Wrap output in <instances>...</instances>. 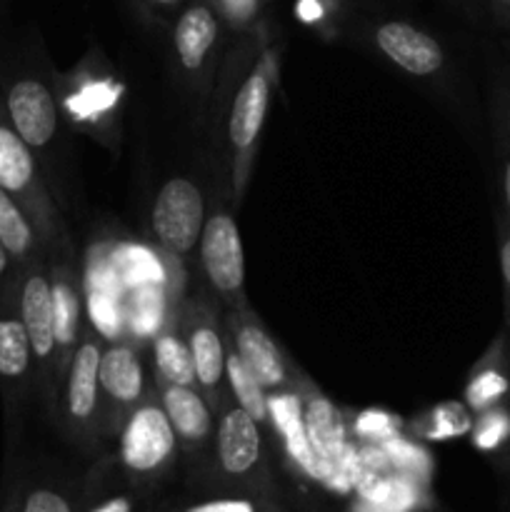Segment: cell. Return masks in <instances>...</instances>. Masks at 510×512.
Here are the masks:
<instances>
[{
    "label": "cell",
    "mask_w": 510,
    "mask_h": 512,
    "mask_svg": "<svg viewBox=\"0 0 510 512\" xmlns=\"http://www.w3.org/2000/svg\"><path fill=\"white\" fill-rule=\"evenodd\" d=\"M0 188L23 205L48 250V258L73 250L58 205L45 185L38 158L15 130L3 93H0Z\"/></svg>",
    "instance_id": "6da1fadb"
},
{
    "label": "cell",
    "mask_w": 510,
    "mask_h": 512,
    "mask_svg": "<svg viewBox=\"0 0 510 512\" xmlns=\"http://www.w3.org/2000/svg\"><path fill=\"white\" fill-rule=\"evenodd\" d=\"M18 313L33 350L35 390L48 410H58L60 378L48 260H35L18 270Z\"/></svg>",
    "instance_id": "7a4b0ae2"
},
{
    "label": "cell",
    "mask_w": 510,
    "mask_h": 512,
    "mask_svg": "<svg viewBox=\"0 0 510 512\" xmlns=\"http://www.w3.org/2000/svg\"><path fill=\"white\" fill-rule=\"evenodd\" d=\"M270 53L263 50L255 60L253 70L243 78L235 90L228 110V128H225V143H228V165L230 185H233L235 200L243 198L248 188L250 170H253L255 150H258L260 133H263L265 118L270 110V93H273V78H270Z\"/></svg>",
    "instance_id": "3957f363"
},
{
    "label": "cell",
    "mask_w": 510,
    "mask_h": 512,
    "mask_svg": "<svg viewBox=\"0 0 510 512\" xmlns=\"http://www.w3.org/2000/svg\"><path fill=\"white\" fill-rule=\"evenodd\" d=\"M225 23L213 0H188L175 15L170 43H173L175 70L195 93H203L215 73Z\"/></svg>",
    "instance_id": "277c9868"
},
{
    "label": "cell",
    "mask_w": 510,
    "mask_h": 512,
    "mask_svg": "<svg viewBox=\"0 0 510 512\" xmlns=\"http://www.w3.org/2000/svg\"><path fill=\"white\" fill-rule=\"evenodd\" d=\"M205 200L190 178L175 175L160 185L150 208V228L163 253L185 260L198 250L205 228Z\"/></svg>",
    "instance_id": "5b68a950"
},
{
    "label": "cell",
    "mask_w": 510,
    "mask_h": 512,
    "mask_svg": "<svg viewBox=\"0 0 510 512\" xmlns=\"http://www.w3.org/2000/svg\"><path fill=\"white\" fill-rule=\"evenodd\" d=\"M200 270L205 283L228 310L248 308L245 298V255L238 223L225 210H215L205 220L198 243Z\"/></svg>",
    "instance_id": "8992f818"
},
{
    "label": "cell",
    "mask_w": 510,
    "mask_h": 512,
    "mask_svg": "<svg viewBox=\"0 0 510 512\" xmlns=\"http://www.w3.org/2000/svg\"><path fill=\"white\" fill-rule=\"evenodd\" d=\"M0 93L15 130L30 145L35 158H50L53 145L60 138V115H63L58 90L40 75L23 73L10 78Z\"/></svg>",
    "instance_id": "52a82bcc"
},
{
    "label": "cell",
    "mask_w": 510,
    "mask_h": 512,
    "mask_svg": "<svg viewBox=\"0 0 510 512\" xmlns=\"http://www.w3.org/2000/svg\"><path fill=\"white\" fill-rule=\"evenodd\" d=\"M180 330H183V338L193 355L195 385L205 395L210 408L223 410L233 400L228 390V375H225L228 343L220 333L210 300H190L180 315Z\"/></svg>",
    "instance_id": "ba28073f"
},
{
    "label": "cell",
    "mask_w": 510,
    "mask_h": 512,
    "mask_svg": "<svg viewBox=\"0 0 510 512\" xmlns=\"http://www.w3.org/2000/svg\"><path fill=\"white\" fill-rule=\"evenodd\" d=\"M30 390H35V365L28 333L18 313V280L0 298V398L5 420L13 433L28 405Z\"/></svg>",
    "instance_id": "9c48e42d"
},
{
    "label": "cell",
    "mask_w": 510,
    "mask_h": 512,
    "mask_svg": "<svg viewBox=\"0 0 510 512\" xmlns=\"http://www.w3.org/2000/svg\"><path fill=\"white\" fill-rule=\"evenodd\" d=\"M295 393H298L300 408H303L305 433H308L310 445H313L315 455H318L320 480H325L333 488L335 485L345 488L350 478L348 470L353 458H350V448L345 443L343 415L335 408L333 400L320 393L303 375L298 378Z\"/></svg>",
    "instance_id": "30bf717a"
},
{
    "label": "cell",
    "mask_w": 510,
    "mask_h": 512,
    "mask_svg": "<svg viewBox=\"0 0 510 512\" xmlns=\"http://www.w3.org/2000/svg\"><path fill=\"white\" fill-rule=\"evenodd\" d=\"M105 338L85 325L83 338L75 348L65 378L60 383L58 408L63 413L65 425L73 433H90L100 420V355H103Z\"/></svg>",
    "instance_id": "8fae6325"
},
{
    "label": "cell",
    "mask_w": 510,
    "mask_h": 512,
    "mask_svg": "<svg viewBox=\"0 0 510 512\" xmlns=\"http://www.w3.org/2000/svg\"><path fill=\"white\" fill-rule=\"evenodd\" d=\"M100 420L113 428H123L128 415L148 398L143 360L128 340L105 343L100 355Z\"/></svg>",
    "instance_id": "7c38bea8"
},
{
    "label": "cell",
    "mask_w": 510,
    "mask_h": 512,
    "mask_svg": "<svg viewBox=\"0 0 510 512\" xmlns=\"http://www.w3.org/2000/svg\"><path fill=\"white\" fill-rule=\"evenodd\" d=\"M225 328H228V345L238 353V358L253 373V378L263 385L265 393H285L293 385L288 363H285L278 343L260 325L250 305L230 310Z\"/></svg>",
    "instance_id": "4fadbf2b"
},
{
    "label": "cell",
    "mask_w": 510,
    "mask_h": 512,
    "mask_svg": "<svg viewBox=\"0 0 510 512\" xmlns=\"http://www.w3.org/2000/svg\"><path fill=\"white\" fill-rule=\"evenodd\" d=\"M175 453V430L155 398H145L120 428V458L133 473H153Z\"/></svg>",
    "instance_id": "5bb4252c"
},
{
    "label": "cell",
    "mask_w": 510,
    "mask_h": 512,
    "mask_svg": "<svg viewBox=\"0 0 510 512\" xmlns=\"http://www.w3.org/2000/svg\"><path fill=\"white\" fill-rule=\"evenodd\" d=\"M50 273V293H53V313H55V348H58V378L63 383L65 370L73 360L75 348L83 338V283L75 273L73 250L68 253L50 255L48 258Z\"/></svg>",
    "instance_id": "9a60e30c"
},
{
    "label": "cell",
    "mask_w": 510,
    "mask_h": 512,
    "mask_svg": "<svg viewBox=\"0 0 510 512\" xmlns=\"http://www.w3.org/2000/svg\"><path fill=\"white\" fill-rule=\"evenodd\" d=\"M373 43L403 73L433 78L445 68V50L435 35L405 20H385L373 28Z\"/></svg>",
    "instance_id": "2e32d148"
},
{
    "label": "cell",
    "mask_w": 510,
    "mask_h": 512,
    "mask_svg": "<svg viewBox=\"0 0 510 512\" xmlns=\"http://www.w3.org/2000/svg\"><path fill=\"white\" fill-rule=\"evenodd\" d=\"M60 93H63L58 95L60 108L73 123L93 133L113 130L120 100V85L115 83L113 75L85 73V65L80 63V68L68 80H63Z\"/></svg>",
    "instance_id": "e0dca14e"
},
{
    "label": "cell",
    "mask_w": 510,
    "mask_h": 512,
    "mask_svg": "<svg viewBox=\"0 0 510 512\" xmlns=\"http://www.w3.org/2000/svg\"><path fill=\"white\" fill-rule=\"evenodd\" d=\"M215 445H218V460L225 473H250L258 465L260 448H263V443H260V425L235 400H230L220 410Z\"/></svg>",
    "instance_id": "ac0fdd59"
},
{
    "label": "cell",
    "mask_w": 510,
    "mask_h": 512,
    "mask_svg": "<svg viewBox=\"0 0 510 512\" xmlns=\"http://www.w3.org/2000/svg\"><path fill=\"white\" fill-rule=\"evenodd\" d=\"M158 400L175 430V438L185 445H200L213 433V408L193 385H175L155 378Z\"/></svg>",
    "instance_id": "d6986e66"
},
{
    "label": "cell",
    "mask_w": 510,
    "mask_h": 512,
    "mask_svg": "<svg viewBox=\"0 0 510 512\" xmlns=\"http://www.w3.org/2000/svg\"><path fill=\"white\" fill-rule=\"evenodd\" d=\"M0 243L13 260L15 270L35 263V260H48V250H45L33 220L28 218L23 205L3 188H0Z\"/></svg>",
    "instance_id": "ffe728a7"
},
{
    "label": "cell",
    "mask_w": 510,
    "mask_h": 512,
    "mask_svg": "<svg viewBox=\"0 0 510 512\" xmlns=\"http://www.w3.org/2000/svg\"><path fill=\"white\" fill-rule=\"evenodd\" d=\"M270 418H273L275 428L283 433L285 448L293 455L295 463L305 470L313 478H320V463L318 455H315L313 445H310L308 433H305L303 423V408H300L298 393H270Z\"/></svg>",
    "instance_id": "44dd1931"
},
{
    "label": "cell",
    "mask_w": 510,
    "mask_h": 512,
    "mask_svg": "<svg viewBox=\"0 0 510 512\" xmlns=\"http://www.w3.org/2000/svg\"><path fill=\"white\" fill-rule=\"evenodd\" d=\"M170 295L165 285H138L125 293V325L135 338L158 335L168 320Z\"/></svg>",
    "instance_id": "7402d4cb"
},
{
    "label": "cell",
    "mask_w": 510,
    "mask_h": 512,
    "mask_svg": "<svg viewBox=\"0 0 510 512\" xmlns=\"http://www.w3.org/2000/svg\"><path fill=\"white\" fill-rule=\"evenodd\" d=\"M153 363H155V378L168 380L175 385H195V368L193 355H190L188 343L183 338L180 325L170 320L163 330L153 338Z\"/></svg>",
    "instance_id": "603a6c76"
},
{
    "label": "cell",
    "mask_w": 510,
    "mask_h": 512,
    "mask_svg": "<svg viewBox=\"0 0 510 512\" xmlns=\"http://www.w3.org/2000/svg\"><path fill=\"white\" fill-rule=\"evenodd\" d=\"M165 260H158L148 248L133 243H120L113 245V263L118 270V278L123 283L125 293L138 285H170L168 268Z\"/></svg>",
    "instance_id": "cb8c5ba5"
},
{
    "label": "cell",
    "mask_w": 510,
    "mask_h": 512,
    "mask_svg": "<svg viewBox=\"0 0 510 512\" xmlns=\"http://www.w3.org/2000/svg\"><path fill=\"white\" fill-rule=\"evenodd\" d=\"M225 375H228V390L230 398L250 415L258 425H265L270 420V403L268 393L263 385L253 378L243 360L238 358L233 348L228 345V358H225Z\"/></svg>",
    "instance_id": "d4e9b609"
},
{
    "label": "cell",
    "mask_w": 510,
    "mask_h": 512,
    "mask_svg": "<svg viewBox=\"0 0 510 512\" xmlns=\"http://www.w3.org/2000/svg\"><path fill=\"white\" fill-rule=\"evenodd\" d=\"M88 308V325L108 340H123L128 333L125 325V295L83 293Z\"/></svg>",
    "instance_id": "484cf974"
},
{
    "label": "cell",
    "mask_w": 510,
    "mask_h": 512,
    "mask_svg": "<svg viewBox=\"0 0 510 512\" xmlns=\"http://www.w3.org/2000/svg\"><path fill=\"white\" fill-rule=\"evenodd\" d=\"M495 130H498L500 155V198H503V215L510 220V88L498 93V105H495Z\"/></svg>",
    "instance_id": "4316f807"
},
{
    "label": "cell",
    "mask_w": 510,
    "mask_h": 512,
    "mask_svg": "<svg viewBox=\"0 0 510 512\" xmlns=\"http://www.w3.org/2000/svg\"><path fill=\"white\" fill-rule=\"evenodd\" d=\"M510 438V410L503 403L480 413L475 423V445L480 450H495Z\"/></svg>",
    "instance_id": "83f0119b"
},
{
    "label": "cell",
    "mask_w": 510,
    "mask_h": 512,
    "mask_svg": "<svg viewBox=\"0 0 510 512\" xmlns=\"http://www.w3.org/2000/svg\"><path fill=\"white\" fill-rule=\"evenodd\" d=\"M260 3H263V0H213L220 18H223L225 28H238V30L253 25V20L258 18Z\"/></svg>",
    "instance_id": "f1b7e54d"
},
{
    "label": "cell",
    "mask_w": 510,
    "mask_h": 512,
    "mask_svg": "<svg viewBox=\"0 0 510 512\" xmlns=\"http://www.w3.org/2000/svg\"><path fill=\"white\" fill-rule=\"evenodd\" d=\"M470 428V418L463 408L458 405H443L433 413V428H430V438H453V435L465 433Z\"/></svg>",
    "instance_id": "f546056e"
},
{
    "label": "cell",
    "mask_w": 510,
    "mask_h": 512,
    "mask_svg": "<svg viewBox=\"0 0 510 512\" xmlns=\"http://www.w3.org/2000/svg\"><path fill=\"white\" fill-rule=\"evenodd\" d=\"M383 453H385V458H390L395 465L410 470V473L428 475V470H430L428 455L420 453V450L413 448V445L403 443V440H388Z\"/></svg>",
    "instance_id": "4dcf8cb0"
},
{
    "label": "cell",
    "mask_w": 510,
    "mask_h": 512,
    "mask_svg": "<svg viewBox=\"0 0 510 512\" xmlns=\"http://www.w3.org/2000/svg\"><path fill=\"white\" fill-rule=\"evenodd\" d=\"M343 5L345 0H298V15L310 25H328L340 18Z\"/></svg>",
    "instance_id": "1f68e13d"
},
{
    "label": "cell",
    "mask_w": 510,
    "mask_h": 512,
    "mask_svg": "<svg viewBox=\"0 0 510 512\" xmlns=\"http://www.w3.org/2000/svg\"><path fill=\"white\" fill-rule=\"evenodd\" d=\"M498 258L500 278H503V303H505V325L510 333V220L505 215L498 218Z\"/></svg>",
    "instance_id": "d6a6232c"
},
{
    "label": "cell",
    "mask_w": 510,
    "mask_h": 512,
    "mask_svg": "<svg viewBox=\"0 0 510 512\" xmlns=\"http://www.w3.org/2000/svg\"><path fill=\"white\" fill-rule=\"evenodd\" d=\"M358 433L363 438H393L395 420L385 413H365L358 420Z\"/></svg>",
    "instance_id": "836d02e7"
},
{
    "label": "cell",
    "mask_w": 510,
    "mask_h": 512,
    "mask_svg": "<svg viewBox=\"0 0 510 512\" xmlns=\"http://www.w3.org/2000/svg\"><path fill=\"white\" fill-rule=\"evenodd\" d=\"M25 512H70V505L53 490H33L25 500Z\"/></svg>",
    "instance_id": "e575fe53"
},
{
    "label": "cell",
    "mask_w": 510,
    "mask_h": 512,
    "mask_svg": "<svg viewBox=\"0 0 510 512\" xmlns=\"http://www.w3.org/2000/svg\"><path fill=\"white\" fill-rule=\"evenodd\" d=\"M15 280H18V270H15L10 255L5 253L3 243H0V298H3L10 288H13Z\"/></svg>",
    "instance_id": "d590c367"
},
{
    "label": "cell",
    "mask_w": 510,
    "mask_h": 512,
    "mask_svg": "<svg viewBox=\"0 0 510 512\" xmlns=\"http://www.w3.org/2000/svg\"><path fill=\"white\" fill-rule=\"evenodd\" d=\"M188 512H253V505L245 500H215V503L198 505Z\"/></svg>",
    "instance_id": "8d00e7d4"
},
{
    "label": "cell",
    "mask_w": 510,
    "mask_h": 512,
    "mask_svg": "<svg viewBox=\"0 0 510 512\" xmlns=\"http://www.w3.org/2000/svg\"><path fill=\"white\" fill-rule=\"evenodd\" d=\"M138 3L143 5V8H148L150 13L168 15V13H180L188 0H138Z\"/></svg>",
    "instance_id": "74e56055"
},
{
    "label": "cell",
    "mask_w": 510,
    "mask_h": 512,
    "mask_svg": "<svg viewBox=\"0 0 510 512\" xmlns=\"http://www.w3.org/2000/svg\"><path fill=\"white\" fill-rule=\"evenodd\" d=\"M93 512H130V503L125 498H115V500H110V503L100 505V508Z\"/></svg>",
    "instance_id": "f35d334b"
},
{
    "label": "cell",
    "mask_w": 510,
    "mask_h": 512,
    "mask_svg": "<svg viewBox=\"0 0 510 512\" xmlns=\"http://www.w3.org/2000/svg\"><path fill=\"white\" fill-rule=\"evenodd\" d=\"M490 3H493V8L498 10L503 18L510 20V0H490Z\"/></svg>",
    "instance_id": "ab89813d"
}]
</instances>
